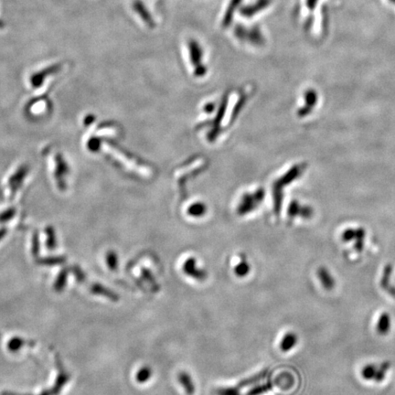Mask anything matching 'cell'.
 <instances>
[{
	"label": "cell",
	"mask_w": 395,
	"mask_h": 395,
	"mask_svg": "<svg viewBox=\"0 0 395 395\" xmlns=\"http://www.w3.org/2000/svg\"><path fill=\"white\" fill-rule=\"evenodd\" d=\"M188 49L189 53V60L195 67V74L197 76L204 75L206 68L202 64L203 51L200 43L194 39H191L188 43Z\"/></svg>",
	"instance_id": "obj_1"
},
{
	"label": "cell",
	"mask_w": 395,
	"mask_h": 395,
	"mask_svg": "<svg viewBox=\"0 0 395 395\" xmlns=\"http://www.w3.org/2000/svg\"><path fill=\"white\" fill-rule=\"evenodd\" d=\"M235 36L240 40H248L253 45H263V34L256 27L248 31L243 26H238L235 30Z\"/></svg>",
	"instance_id": "obj_2"
},
{
	"label": "cell",
	"mask_w": 395,
	"mask_h": 395,
	"mask_svg": "<svg viewBox=\"0 0 395 395\" xmlns=\"http://www.w3.org/2000/svg\"><path fill=\"white\" fill-rule=\"evenodd\" d=\"M182 270L188 276L197 281L202 282L205 281L208 277V272L203 268H201L197 264V260L194 257H189L187 259L182 266Z\"/></svg>",
	"instance_id": "obj_3"
},
{
	"label": "cell",
	"mask_w": 395,
	"mask_h": 395,
	"mask_svg": "<svg viewBox=\"0 0 395 395\" xmlns=\"http://www.w3.org/2000/svg\"><path fill=\"white\" fill-rule=\"evenodd\" d=\"M271 3V0H257L256 3L240 8V14L245 17H252L257 13L261 12L264 8H267Z\"/></svg>",
	"instance_id": "obj_4"
},
{
	"label": "cell",
	"mask_w": 395,
	"mask_h": 395,
	"mask_svg": "<svg viewBox=\"0 0 395 395\" xmlns=\"http://www.w3.org/2000/svg\"><path fill=\"white\" fill-rule=\"evenodd\" d=\"M393 273V266L392 264H387L384 267V270L382 273V276L380 281V287L386 291L388 294L392 295L395 298V287L391 285V275Z\"/></svg>",
	"instance_id": "obj_5"
},
{
	"label": "cell",
	"mask_w": 395,
	"mask_h": 395,
	"mask_svg": "<svg viewBox=\"0 0 395 395\" xmlns=\"http://www.w3.org/2000/svg\"><path fill=\"white\" fill-rule=\"evenodd\" d=\"M318 280L322 287L325 288L326 290H332L335 287V279H334L331 273L327 268L324 266H321L318 269L317 272Z\"/></svg>",
	"instance_id": "obj_6"
},
{
	"label": "cell",
	"mask_w": 395,
	"mask_h": 395,
	"mask_svg": "<svg viewBox=\"0 0 395 395\" xmlns=\"http://www.w3.org/2000/svg\"><path fill=\"white\" fill-rule=\"evenodd\" d=\"M242 0H231L228 4V7L226 8L223 18V26L224 28L229 27L233 22L234 14L237 12V10L240 8Z\"/></svg>",
	"instance_id": "obj_7"
},
{
	"label": "cell",
	"mask_w": 395,
	"mask_h": 395,
	"mask_svg": "<svg viewBox=\"0 0 395 395\" xmlns=\"http://www.w3.org/2000/svg\"><path fill=\"white\" fill-rule=\"evenodd\" d=\"M268 376V370H263L261 372H257L255 375L250 376L248 378H245L243 380H240L236 387L238 389H243V388L248 387L250 385H254L258 382H260L261 380H264L266 377Z\"/></svg>",
	"instance_id": "obj_8"
},
{
	"label": "cell",
	"mask_w": 395,
	"mask_h": 395,
	"mask_svg": "<svg viewBox=\"0 0 395 395\" xmlns=\"http://www.w3.org/2000/svg\"><path fill=\"white\" fill-rule=\"evenodd\" d=\"M134 9L138 14L140 17L143 19V21L147 24V26H149L151 28L155 26V21H154L152 16L149 13L147 8L145 7V5L141 1H137L134 4Z\"/></svg>",
	"instance_id": "obj_9"
},
{
	"label": "cell",
	"mask_w": 395,
	"mask_h": 395,
	"mask_svg": "<svg viewBox=\"0 0 395 395\" xmlns=\"http://www.w3.org/2000/svg\"><path fill=\"white\" fill-rule=\"evenodd\" d=\"M180 385L185 390L188 395H193L195 393V384L192 377L187 372H180L178 376Z\"/></svg>",
	"instance_id": "obj_10"
},
{
	"label": "cell",
	"mask_w": 395,
	"mask_h": 395,
	"mask_svg": "<svg viewBox=\"0 0 395 395\" xmlns=\"http://www.w3.org/2000/svg\"><path fill=\"white\" fill-rule=\"evenodd\" d=\"M392 326V319L391 316L387 312H383L380 314V317L378 318L377 325H376V330L380 335H386L389 333Z\"/></svg>",
	"instance_id": "obj_11"
},
{
	"label": "cell",
	"mask_w": 395,
	"mask_h": 395,
	"mask_svg": "<svg viewBox=\"0 0 395 395\" xmlns=\"http://www.w3.org/2000/svg\"><path fill=\"white\" fill-rule=\"evenodd\" d=\"M298 341L297 335L294 332H287L280 342V349L284 352H287L294 349Z\"/></svg>",
	"instance_id": "obj_12"
},
{
	"label": "cell",
	"mask_w": 395,
	"mask_h": 395,
	"mask_svg": "<svg viewBox=\"0 0 395 395\" xmlns=\"http://www.w3.org/2000/svg\"><path fill=\"white\" fill-rule=\"evenodd\" d=\"M250 271H251V265L246 261L245 256L244 255L240 256V261L234 268L235 275L238 277H244V276H246L248 275Z\"/></svg>",
	"instance_id": "obj_13"
},
{
	"label": "cell",
	"mask_w": 395,
	"mask_h": 395,
	"mask_svg": "<svg viewBox=\"0 0 395 395\" xmlns=\"http://www.w3.org/2000/svg\"><path fill=\"white\" fill-rule=\"evenodd\" d=\"M275 384H276V382H272V381H267V382H264L262 384H258L255 387L252 388L251 390H249L245 395H264V394L268 393L269 391H271Z\"/></svg>",
	"instance_id": "obj_14"
},
{
	"label": "cell",
	"mask_w": 395,
	"mask_h": 395,
	"mask_svg": "<svg viewBox=\"0 0 395 395\" xmlns=\"http://www.w3.org/2000/svg\"><path fill=\"white\" fill-rule=\"evenodd\" d=\"M92 291L94 294H101L103 296H106L110 299H112L113 301H118L119 300V295L118 294H116L113 291H111L108 288L103 287L101 285H93Z\"/></svg>",
	"instance_id": "obj_15"
},
{
	"label": "cell",
	"mask_w": 395,
	"mask_h": 395,
	"mask_svg": "<svg viewBox=\"0 0 395 395\" xmlns=\"http://www.w3.org/2000/svg\"><path fill=\"white\" fill-rule=\"evenodd\" d=\"M141 275H142L143 279L150 285V287L153 288L154 291H158L159 290V286H158L157 282L155 281L154 275L148 268L142 267L141 268Z\"/></svg>",
	"instance_id": "obj_16"
},
{
	"label": "cell",
	"mask_w": 395,
	"mask_h": 395,
	"mask_svg": "<svg viewBox=\"0 0 395 395\" xmlns=\"http://www.w3.org/2000/svg\"><path fill=\"white\" fill-rule=\"evenodd\" d=\"M151 376H152L151 368L149 366H144L137 373L136 379L139 383H145L151 378Z\"/></svg>",
	"instance_id": "obj_17"
},
{
	"label": "cell",
	"mask_w": 395,
	"mask_h": 395,
	"mask_svg": "<svg viewBox=\"0 0 395 395\" xmlns=\"http://www.w3.org/2000/svg\"><path fill=\"white\" fill-rule=\"evenodd\" d=\"M378 371V367L375 364H368L361 370V376L366 380H373Z\"/></svg>",
	"instance_id": "obj_18"
},
{
	"label": "cell",
	"mask_w": 395,
	"mask_h": 395,
	"mask_svg": "<svg viewBox=\"0 0 395 395\" xmlns=\"http://www.w3.org/2000/svg\"><path fill=\"white\" fill-rule=\"evenodd\" d=\"M108 267L112 271H116L118 268V257L115 252H109L106 257Z\"/></svg>",
	"instance_id": "obj_19"
},
{
	"label": "cell",
	"mask_w": 395,
	"mask_h": 395,
	"mask_svg": "<svg viewBox=\"0 0 395 395\" xmlns=\"http://www.w3.org/2000/svg\"><path fill=\"white\" fill-rule=\"evenodd\" d=\"M215 395H241L240 394V389L236 387H222L219 388L215 392Z\"/></svg>",
	"instance_id": "obj_20"
},
{
	"label": "cell",
	"mask_w": 395,
	"mask_h": 395,
	"mask_svg": "<svg viewBox=\"0 0 395 395\" xmlns=\"http://www.w3.org/2000/svg\"><path fill=\"white\" fill-rule=\"evenodd\" d=\"M318 0H306L307 8L309 11H313L318 4Z\"/></svg>",
	"instance_id": "obj_21"
},
{
	"label": "cell",
	"mask_w": 395,
	"mask_h": 395,
	"mask_svg": "<svg viewBox=\"0 0 395 395\" xmlns=\"http://www.w3.org/2000/svg\"><path fill=\"white\" fill-rule=\"evenodd\" d=\"M391 1H392V2H393V3H395V0H391Z\"/></svg>",
	"instance_id": "obj_22"
}]
</instances>
